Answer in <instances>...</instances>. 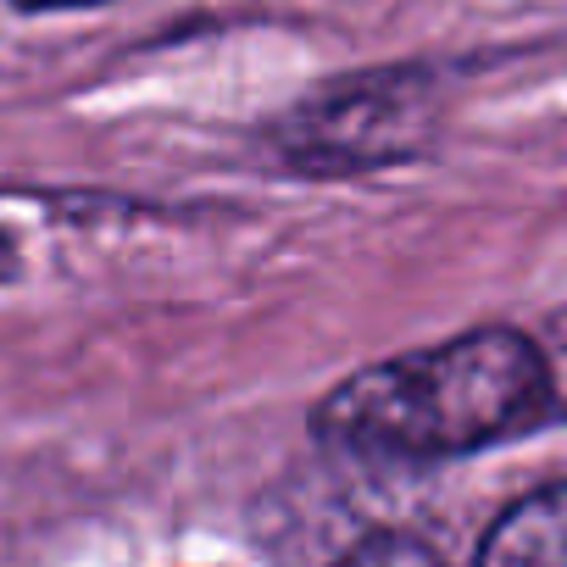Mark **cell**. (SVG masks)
Instances as JSON below:
<instances>
[{
	"mask_svg": "<svg viewBox=\"0 0 567 567\" xmlns=\"http://www.w3.org/2000/svg\"><path fill=\"white\" fill-rule=\"evenodd\" d=\"M550 417L539 340L512 323L373 362L312 406V434L368 467H434Z\"/></svg>",
	"mask_w": 567,
	"mask_h": 567,
	"instance_id": "obj_1",
	"label": "cell"
},
{
	"mask_svg": "<svg viewBox=\"0 0 567 567\" xmlns=\"http://www.w3.org/2000/svg\"><path fill=\"white\" fill-rule=\"evenodd\" d=\"M440 84L423 68H373L334 79L272 117V156L307 178H357L417 162L434 145Z\"/></svg>",
	"mask_w": 567,
	"mask_h": 567,
	"instance_id": "obj_2",
	"label": "cell"
},
{
	"mask_svg": "<svg viewBox=\"0 0 567 567\" xmlns=\"http://www.w3.org/2000/svg\"><path fill=\"white\" fill-rule=\"evenodd\" d=\"M473 567H567V478L517 495L484 528Z\"/></svg>",
	"mask_w": 567,
	"mask_h": 567,
	"instance_id": "obj_3",
	"label": "cell"
},
{
	"mask_svg": "<svg viewBox=\"0 0 567 567\" xmlns=\"http://www.w3.org/2000/svg\"><path fill=\"white\" fill-rule=\"evenodd\" d=\"M334 567H445V556L434 550V545H423V539H412V534H368V539H357Z\"/></svg>",
	"mask_w": 567,
	"mask_h": 567,
	"instance_id": "obj_4",
	"label": "cell"
},
{
	"mask_svg": "<svg viewBox=\"0 0 567 567\" xmlns=\"http://www.w3.org/2000/svg\"><path fill=\"white\" fill-rule=\"evenodd\" d=\"M539 357H545V384H550V417H567V312H556L539 334Z\"/></svg>",
	"mask_w": 567,
	"mask_h": 567,
	"instance_id": "obj_5",
	"label": "cell"
},
{
	"mask_svg": "<svg viewBox=\"0 0 567 567\" xmlns=\"http://www.w3.org/2000/svg\"><path fill=\"white\" fill-rule=\"evenodd\" d=\"M12 12H90V7H112V0H7Z\"/></svg>",
	"mask_w": 567,
	"mask_h": 567,
	"instance_id": "obj_6",
	"label": "cell"
},
{
	"mask_svg": "<svg viewBox=\"0 0 567 567\" xmlns=\"http://www.w3.org/2000/svg\"><path fill=\"white\" fill-rule=\"evenodd\" d=\"M18 267H23V250H18V239H12L7 228H0V284H12Z\"/></svg>",
	"mask_w": 567,
	"mask_h": 567,
	"instance_id": "obj_7",
	"label": "cell"
}]
</instances>
